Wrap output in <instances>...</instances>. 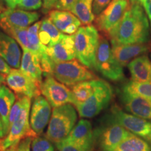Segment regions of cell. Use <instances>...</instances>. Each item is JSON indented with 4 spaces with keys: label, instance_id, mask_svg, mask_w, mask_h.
<instances>
[{
    "label": "cell",
    "instance_id": "obj_12",
    "mask_svg": "<svg viewBox=\"0 0 151 151\" xmlns=\"http://www.w3.org/2000/svg\"><path fill=\"white\" fill-rule=\"evenodd\" d=\"M7 86L19 96L35 98L40 95L41 84L20 69H11L6 77Z\"/></svg>",
    "mask_w": 151,
    "mask_h": 151
},
{
    "label": "cell",
    "instance_id": "obj_30",
    "mask_svg": "<svg viewBox=\"0 0 151 151\" xmlns=\"http://www.w3.org/2000/svg\"><path fill=\"white\" fill-rule=\"evenodd\" d=\"M52 143L46 137L37 136L32 141L31 151H55Z\"/></svg>",
    "mask_w": 151,
    "mask_h": 151
},
{
    "label": "cell",
    "instance_id": "obj_23",
    "mask_svg": "<svg viewBox=\"0 0 151 151\" xmlns=\"http://www.w3.org/2000/svg\"><path fill=\"white\" fill-rule=\"evenodd\" d=\"M16 99L15 92L8 86L4 84L0 86V116L2 120L5 137L9 131V115Z\"/></svg>",
    "mask_w": 151,
    "mask_h": 151
},
{
    "label": "cell",
    "instance_id": "obj_28",
    "mask_svg": "<svg viewBox=\"0 0 151 151\" xmlns=\"http://www.w3.org/2000/svg\"><path fill=\"white\" fill-rule=\"evenodd\" d=\"M122 88L151 100V82H139L131 80L125 83Z\"/></svg>",
    "mask_w": 151,
    "mask_h": 151
},
{
    "label": "cell",
    "instance_id": "obj_43",
    "mask_svg": "<svg viewBox=\"0 0 151 151\" xmlns=\"http://www.w3.org/2000/svg\"><path fill=\"white\" fill-rule=\"evenodd\" d=\"M6 9H5L4 6H3L1 4H0V15L2 14V13L6 10Z\"/></svg>",
    "mask_w": 151,
    "mask_h": 151
},
{
    "label": "cell",
    "instance_id": "obj_33",
    "mask_svg": "<svg viewBox=\"0 0 151 151\" xmlns=\"http://www.w3.org/2000/svg\"><path fill=\"white\" fill-rule=\"evenodd\" d=\"M111 1H112V0H93L92 12H93L94 16H99L110 4Z\"/></svg>",
    "mask_w": 151,
    "mask_h": 151
},
{
    "label": "cell",
    "instance_id": "obj_40",
    "mask_svg": "<svg viewBox=\"0 0 151 151\" xmlns=\"http://www.w3.org/2000/svg\"><path fill=\"white\" fill-rule=\"evenodd\" d=\"M5 137L4 131V126L2 123V120H1V116H0V139H2Z\"/></svg>",
    "mask_w": 151,
    "mask_h": 151
},
{
    "label": "cell",
    "instance_id": "obj_22",
    "mask_svg": "<svg viewBox=\"0 0 151 151\" xmlns=\"http://www.w3.org/2000/svg\"><path fill=\"white\" fill-rule=\"evenodd\" d=\"M20 69L41 85L43 74L38 57L27 48H22Z\"/></svg>",
    "mask_w": 151,
    "mask_h": 151
},
{
    "label": "cell",
    "instance_id": "obj_11",
    "mask_svg": "<svg viewBox=\"0 0 151 151\" xmlns=\"http://www.w3.org/2000/svg\"><path fill=\"white\" fill-rule=\"evenodd\" d=\"M130 0H112L110 4L97 16L95 24L97 29L108 37L123 18Z\"/></svg>",
    "mask_w": 151,
    "mask_h": 151
},
{
    "label": "cell",
    "instance_id": "obj_14",
    "mask_svg": "<svg viewBox=\"0 0 151 151\" xmlns=\"http://www.w3.org/2000/svg\"><path fill=\"white\" fill-rule=\"evenodd\" d=\"M119 97L127 112L139 118L151 120V100L128 91L123 88L119 91Z\"/></svg>",
    "mask_w": 151,
    "mask_h": 151
},
{
    "label": "cell",
    "instance_id": "obj_10",
    "mask_svg": "<svg viewBox=\"0 0 151 151\" xmlns=\"http://www.w3.org/2000/svg\"><path fill=\"white\" fill-rule=\"evenodd\" d=\"M45 76L46 78L41 85V92L52 108L67 104L74 105L76 100L72 90L58 81L51 74Z\"/></svg>",
    "mask_w": 151,
    "mask_h": 151
},
{
    "label": "cell",
    "instance_id": "obj_25",
    "mask_svg": "<svg viewBox=\"0 0 151 151\" xmlns=\"http://www.w3.org/2000/svg\"><path fill=\"white\" fill-rule=\"evenodd\" d=\"M92 2L93 0H78L71 11L84 25L90 24L95 18L92 12Z\"/></svg>",
    "mask_w": 151,
    "mask_h": 151
},
{
    "label": "cell",
    "instance_id": "obj_42",
    "mask_svg": "<svg viewBox=\"0 0 151 151\" xmlns=\"http://www.w3.org/2000/svg\"><path fill=\"white\" fill-rule=\"evenodd\" d=\"M18 145H16V146H14L13 147H11V148L7 149V150H6L4 151H16V147Z\"/></svg>",
    "mask_w": 151,
    "mask_h": 151
},
{
    "label": "cell",
    "instance_id": "obj_5",
    "mask_svg": "<svg viewBox=\"0 0 151 151\" xmlns=\"http://www.w3.org/2000/svg\"><path fill=\"white\" fill-rule=\"evenodd\" d=\"M112 97L111 86L105 81L98 79L97 86L92 95L84 102L76 103L74 106L81 118H92L108 106Z\"/></svg>",
    "mask_w": 151,
    "mask_h": 151
},
{
    "label": "cell",
    "instance_id": "obj_36",
    "mask_svg": "<svg viewBox=\"0 0 151 151\" xmlns=\"http://www.w3.org/2000/svg\"><path fill=\"white\" fill-rule=\"evenodd\" d=\"M144 9L150 22L151 30V0H138Z\"/></svg>",
    "mask_w": 151,
    "mask_h": 151
},
{
    "label": "cell",
    "instance_id": "obj_17",
    "mask_svg": "<svg viewBox=\"0 0 151 151\" xmlns=\"http://www.w3.org/2000/svg\"><path fill=\"white\" fill-rule=\"evenodd\" d=\"M111 43L113 56L122 67L127 66L132 60L137 57L146 54L151 48V46L148 43L136 44H120L115 42Z\"/></svg>",
    "mask_w": 151,
    "mask_h": 151
},
{
    "label": "cell",
    "instance_id": "obj_21",
    "mask_svg": "<svg viewBox=\"0 0 151 151\" xmlns=\"http://www.w3.org/2000/svg\"><path fill=\"white\" fill-rule=\"evenodd\" d=\"M132 80L151 82V60L146 55L137 57L127 65Z\"/></svg>",
    "mask_w": 151,
    "mask_h": 151
},
{
    "label": "cell",
    "instance_id": "obj_1",
    "mask_svg": "<svg viewBox=\"0 0 151 151\" xmlns=\"http://www.w3.org/2000/svg\"><path fill=\"white\" fill-rule=\"evenodd\" d=\"M150 32V22L143 6L138 0H130L121 21L107 37L111 42L120 44L147 43Z\"/></svg>",
    "mask_w": 151,
    "mask_h": 151
},
{
    "label": "cell",
    "instance_id": "obj_4",
    "mask_svg": "<svg viewBox=\"0 0 151 151\" xmlns=\"http://www.w3.org/2000/svg\"><path fill=\"white\" fill-rule=\"evenodd\" d=\"M30 107L31 98L27 97L21 110L11 125L8 134L0 140V145L2 151L16 146L24 138L37 137L30 126Z\"/></svg>",
    "mask_w": 151,
    "mask_h": 151
},
{
    "label": "cell",
    "instance_id": "obj_32",
    "mask_svg": "<svg viewBox=\"0 0 151 151\" xmlns=\"http://www.w3.org/2000/svg\"><path fill=\"white\" fill-rule=\"evenodd\" d=\"M55 146L58 151H86L76 143L65 139L60 142L56 143Z\"/></svg>",
    "mask_w": 151,
    "mask_h": 151
},
{
    "label": "cell",
    "instance_id": "obj_2",
    "mask_svg": "<svg viewBox=\"0 0 151 151\" xmlns=\"http://www.w3.org/2000/svg\"><path fill=\"white\" fill-rule=\"evenodd\" d=\"M77 118L78 111L71 104L53 108L45 137L54 144L60 142L74 127Z\"/></svg>",
    "mask_w": 151,
    "mask_h": 151
},
{
    "label": "cell",
    "instance_id": "obj_7",
    "mask_svg": "<svg viewBox=\"0 0 151 151\" xmlns=\"http://www.w3.org/2000/svg\"><path fill=\"white\" fill-rule=\"evenodd\" d=\"M95 69L111 81H120L124 78L123 67L114 58L108 39L104 35H100Z\"/></svg>",
    "mask_w": 151,
    "mask_h": 151
},
{
    "label": "cell",
    "instance_id": "obj_34",
    "mask_svg": "<svg viewBox=\"0 0 151 151\" xmlns=\"http://www.w3.org/2000/svg\"><path fill=\"white\" fill-rule=\"evenodd\" d=\"M78 0H58L54 8L57 10L70 11Z\"/></svg>",
    "mask_w": 151,
    "mask_h": 151
},
{
    "label": "cell",
    "instance_id": "obj_24",
    "mask_svg": "<svg viewBox=\"0 0 151 151\" xmlns=\"http://www.w3.org/2000/svg\"><path fill=\"white\" fill-rule=\"evenodd\" d=\"M63 35L64 34L55 27L49 18H45L41 20L39 37L41 43L46 48L56 44Z\"/></svg>",
    "mask_w": 151,
    "mask_h": 151
},
{
    "label": "cell",
    "instance_id": "obj_18",
    "mask_svg": "<svg viewBox=\"0 0 151 151\" xmlns=\"http://www.w3.org/2000/svg\"><path fill=\"white\" fill-rule=\"evenodd\" d=\"M46 52L52 62H67L76 58L74 35L64 34L54 46L46 48Z\"/></svg>",
    "mask_w": 151,
    "mask_h": 151
},
{
    "label": "cell",
    "instance_id": "obj_37",
    "mask_svg": "<svg viewBox=\"0 0 151 151\" xmlns=\"http://www.w3.org/2000/svg\"><path fill=\"white\" fill-rule=\"evenodd\" d=\"M42 11L43 14H48L50 11L55 7L58 0H42Z\"/></svg>",
    "mask_w": 151,
    "mask_h": 151
},
{
    "label": "cell",
    "instance_id": "obj_44",
    "mask_svg": "<svg viewBox=\"0 0 151 151\" xmlns=\"http://www.w3.org/2000/svg\"><path fill=\"white\" fill-rule=\"evenodd\" d=\"M0 151H2V150H1V145H0Z\"/></svg>",
    "mask_w": 151,
    "mask_h": 151
},
{
    "label": "cell",
    "instance_id": "obj_9",
    "mask_svg": "<svg viewBox=\"0 0 151 151\" xmlns=\"http://www.w3.org/2000/svg\"><path fill=\"white\" fill-rule=\"evenodd\" d=\"M108 117L126 129L142 138L151 145V121L124 112L117 105L113 106Z\"/></svg>",
    "mask_w": 151,
    "mask_h": 151
},
{
    "label": "cell",
    "instance_id": "obj_31",
    "mask_svg": "<svg viewBox=\"0 0 151 151\" xmlns=\"http://www.w3.org/2000/svg\"><path fill=\"white\" fill-rule=\"evenodd\" d=\"M42 0H18L17 8L24 11H35L42 6Z\"/></svg>",
    "mask_w": 151,
    "mask_h": 151
},
{
    "label": "cell",
    "instance_id": "obj_16",
    "mask_svg": "<svg viewBox=\"0 0 151 151\" xmlns=\"http://www.w3.org/2000/svg\"><path fill=\"white\" fill-rule=\"evenodd\" d=\"M66 139L86 151H94L96 146L95 134L92 124L86 119L79 120Z\"/></svg>",
    "mask_w": 151,
    "mask_h": 151
},
{
    "label": "cell",
    "instance_id": "obj_38",
    "mask_svg": "<svg viewBox=\"0 0 151 151\" xmlns=\"http://www.w3.org/2000/svg\"><path fill=\"white\" fill-rule=\"evenodd\" d=\"M11 70V67L0 56V72L7 75Z\"/></svg>",
    "mask_w": 151,
    "mask_h": 151
},
{
    "label": "cell",
    "instance_id": "obj_19",
    "mask_svg": "<svg viewBox=\"0 0 151 151\" xmlns=\"http://www.w3.org/2000/svg\"><path fill=\"white\" fill-rule=\"evenodd\" d=\"M0 56L12 68L20 69L22 53L20 45L0 29Z\"/></svg>",
    "mask_w": 151,
    "mask_h": 151
},
{
    "label": "cell",
    "instance_id": "obj_45",
    "mask_svg": "<svg viewBox=\"0 0 151 151\" xmlns=\"http://www.w3.org/2000/svg\"><path fill=\"white\" fill-rule=\"evenodd\" d=\"M150 59H151V53H150Z\"/></svg>",
    "mask_w": 151,
    "mask_h": 151
},
{
    "label": "cell",
    "instance_id": "obj_15",
    "mask_svg": "<svg viewBox=\"0 0 151 151\" xmlns=\"http://www.w3.org/2000/svg\"><path fill=\"white\" fill-rule=\"evenodd\" d=\"M51 106L43 96L39 95L34 99L29 115L32 129L37 136L41 135L49 123L51 117Z\"/></svg>",
    "mask_w": 151,
    "mask_h": 151
},
{
    "label": "cell",
    "instance_id": "obj_26",
    "mask_svg": "<svg viewBox=\"0 0 151 151\" xmlns=\"http://www.w3.org/2000/svg\"><path fill=\"white\" fill-rule=\"evenodd\" d=\"M115 151H151V145L142 138L131 133L117 146Z\"/></svg>",
    "mask_w": 151,
    "mask_h": 151
},
{
    "label": "cell",
    "instance_id": "obj_29",
    "mask_svg": "<svg viewBox=\"0 0 151 151\" xmlns=\"http://www.w3.org/2000/svg\"><path fill=\"white\" fill-rule=\"evenodd\" d=\"M27 29L28 28H7L3 31L14 39L22 49H28L29 42L27 37Z\"/></svg>",
    "mask_w": 151,
    "mask_h": 151
},
{
    "label": "cell",
    "instance_id": "obj_8",
    "mask_svg": "<svg viewBox=\"0 0 151 151\" xmlns=\"http://www.w3.org/2000/svg\"><path fill=\"white\" fill-rule=\"evenodd\" d=\"M131 132L109 117L101 127L94 130L97 151H115Z\"/></svg>",
    "mask_w": 151,
    "mask_h": 151
},
{
    "label": "cell",
    "instance_id": "obj_6",
    "mask_svg": "<svg viewBox=\"0 0 151 151\" xmlns=\"http://www.w3.org/2000/svg\"><path fill=\"white\" fill-rule=\"evenodd\" d=\"M51 75L62 83L73 86L85 81L95 79V76L78 60L67 62H51Z\"/></svg>",
    "mask_w": 151,
    "mask_h": 151
},
{
    "label": "cell",
    "instance_id": "obj_3",
    "mask_svg": "<svg viewBox=\"0 0 151 151\" xmlns=\"http://www.w3.org/2000/svg\"><path fill=\"white\" fill-rule=\"evenodd\" d=\"M99 38L97 28L92 24L80 27L74 35L76 58L90 69H95Z\"/></svg>",
    "mask_w": 151,
    "mask_h": 151
},
{
    "label": "cell",
    "instance_id": "obj_35",
    "mask_svg": "<svg viewBox=\"0 0 151 151\" xmlns=\"http://www.w3.org/2000/svg\"><path fill=\"white\" fill-rule=\"evenodd\" d=\"M32 139V137H26L20 141L16 147V151H31Z\"/></svg>",
    "mask_w": 151,
    "mask_h": 151
},
{
    "label": "cell",
    "instance_id": "obj_20",
    "mask_svg": "<svg viewBox=\"0 0 151 151\" xmlns=\"http://www.w3.org/2000/svg\"><path fill=\"white\" fill-rule=\"evenodd\" d=\"M48 16L55 27L65 35H75L82 24L70 11L51 10L48 13Z\"/></svg>",
    "mask_w": 151,
    "mask_h": 151
},
{
    "label": "cell",
    "instance_id": "obj_27",
    "mask_svg": "<svg viewBox=\"0 0 151 151\" xmlns=\"http://www.w3.org/2000/svg\"><path fill=\"white\" fill-rule=\"evenodd\" d=\"M98 79L85 81L72 86V92L76 102L82 103L89 98L93 93L97 86Z\"/></svg>",
    "mask_w": 151,
    "mask_h": 151
},
{
    "label": "cell",
    "instance_id": "obj_41",
    "mask_svg": "<svg viewBox=\"0 0 151 151\" xmlns=\"http://www.w3.org/2000/svg\"><path fill=\"white\" fill-rule=\"evenodd\" d=\"M6 75H5L4 73L0 72V86L1 85H3L6 82Z\"/></svg>",
    "mask_w": 151,
    "mask_h": 151
},
{
    "label": "cell",
    "instance_id": "obj_13",
    "mask_svg": "<svg viewBox=\"0 0 151 151\" xmlns=\"http://www.w3.org/2000/svg\"><path fill=\"white\" fill-rule=\"evenodd\" d=\"M39 18L40 14L37 12L8 8L0 15V29L28 28Z\"/></svg>",
    "mask_w": 151,
    "mask_h": 151
},
{
    "label": "cell",
    "instance_id": "obj_39",
    "mask_svg": "<svg viewBox=\"0 0 151 151\" xmlns=\"http://www.w3.org/2000/svg\"><path fill=\"white\" fill-rule=\"evenodd\" d=\"M8 8L16 9L17 6V0H4Z\"/></svg>",
    "mask_w": 151,
    "mask_h": 151
}]
</instances>
